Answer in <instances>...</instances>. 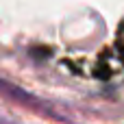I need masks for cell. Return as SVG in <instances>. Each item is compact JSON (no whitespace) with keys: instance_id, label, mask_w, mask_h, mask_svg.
Masks as SVG:
<instances>
[{"instance_id":"1","label":"cell","mask_w":124,"mask_h":124,"mask_svg":"<svg viewBox=\"0 0 124 124\" xmlns=\"http://www.w3.org/2000/svg\"><path fill=\"white\" fill-rule=\"evenodd\" d=\"M0 98H4L7 102L15 105V107H22L31 113H37V116H44V118H50L52 122H63V124H78L74 120L72 111L65 107V105H59L54 100H46L41 96H35L31 92H26L24 87L15 85L13 81H7L0 76Z\"/></svg>"},{"instance_id":"2","label":"cell","mask_w":124,"mask_h":124,"mask_svg":"<svg viewBox=\"0 0 124 124\" xmlns=\"http://www.w3.org/2000/svg\"><path fill=\"white\" fill-rule=\"evenodd\" d=\"M0 124H13V122H9V120H4V118H0Z\"/></svg>"}]
</instances>
